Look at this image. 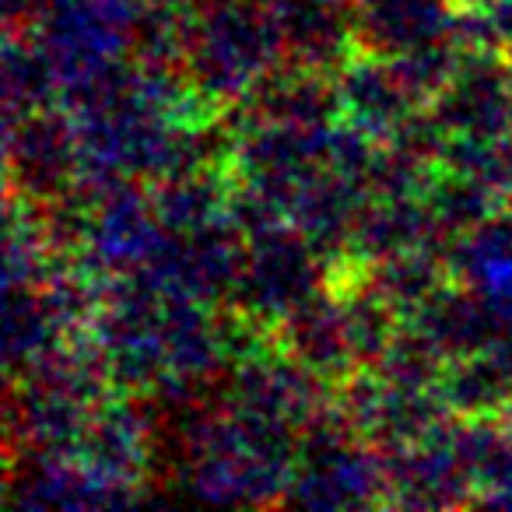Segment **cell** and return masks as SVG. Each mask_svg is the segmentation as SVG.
<instances>
[{
	"label": "cell",
	"mask_w": 512,
	"mask_h": 512,
	"mask_svg": "<svg viewBox=\"0 0 512 512\" xmlns=\"http://www.w3.org/2000/svg\"><path fill=\"white\" fill-rule=\"evenodd\" d=\"M320 288L323 264L313 242L292 221H285V225L249 239L246 267H242L228 302L246 309L256 320L281 327V320Z\"/></svg>",
	"instance_id": "cell-1"
},
{
	"label": "cell",
	"mask_w": 512,
	"mask_h": 512,
	"mask_svg": "<svg viewBox=\"0 0 512 512\" xmlns=\"http://www.w3.org/2000/svg\"><path fill=\"white\" fill-rule=\"evenodd\" d=\"M81 144L74 116L64 106L8 120V186L50 204L78 186Z\"/></svg>",
	"instance_id": "cell-2"
},
{
	"label": "cell",
	"mask_w": 512,
	"mask_h": 512,
	"mask_svg": "<svg viewBox=\"0 0 512 512\" xmlns=\"http://www.w3.org/2000/svg\"><path fill=\"white\" fill-rule=\"evenodd\" d=\"M435 120L446 134L509 137L512 134V60L505 53H463L456 78L435 95Z\"/></svg>",
	"instance_id": "cell-3"
},
{
	"label": "cell",
	"mask_w": 512,
	"mask_h": 512,
	"mask_svg": "<svg viewBox=\"0 0 512 512\" xmlns=\"http://www.w3.org/2000/svg\"><path fill=\"white\" fill-rule=\"evenodd\" d=\"M449 425L414 446L379 449L386 474V505L393 509H456L474 505V484L449 446Z\"/></svg>",
	"instance_id": "cell-4"
},
{
	"label": "cell",
	"mask_w": 512,
	"mask_h": 512,
	"mask_svg": "<svg viewBox=\"0 0 512 512\" xmlns=\"http://www.w3.org/2000/svg\"><path fill=\"white\" fill-rule=\"evenodd\" d=\"M74 460H81L106 481L127 484V488H137L144 481L151 460V432L148 414L130 404V393L123 397L109 393L102 404L92 407L78 446H74Z\"/></svg>",
	"instance_id": "cell-5"
},
{
	"label": "cell",
	"mask_w": 512,
	"mask_h": 512,
	"mask_svg": "<svg viewBox=\"0 0 512 512\" xmlns=\"http://www.w3.org/2000/svg\"><path fill=\"white\" fill-rule=\"evenodd\" d=\"M285 57L316 71L337 74L358 53L355 8L337 0H271Z\"/></svg>",
	"instance_id": "cell-6"
},
{
	"label": "cell",
	"mask_w": 512,
	"mask_h": 512,
	"mask_svg": "<svg viewBox=\"0 0 512 512\" xmlns=\"http://www.w3.org/2000/svg\"><path fill=\"white\" fill-rule=\"evenodd\" d=\"M334 81L337 95H341V116L348 123H355V127H362L365 134H372L376 141H386L421 106L407 92V85L393 71L390 60L376 57V53L358 50L355 57L344 60Z\"/></svg>",
	"instance_id": "cell-7"
},
{
	"label": "cell",
	"mask_w": 512,
	"mask_h": 512,
	"mask_svg": "<svg viewBox=\"0 0 512 512\" xmlns=\"http://www.w3.org/2000/svg\"><path fill=\"white\" fill-rule=\"evenodd\" d=\"M407 323H414L421 334L432 337L446 358L488 351L498 337L509 334V323H505L498 302L488 292H477L460 281L446 285L425 306L414 309Z\"/></svg>",
	"instance_id": "cell-8"
},
{
	"label": "cell",
	"mask_w": 512,
	"mask_h": 512,
	"mask_svg": "<svg viewBox=\"0 0 512 512\" xmlns=\"http://www.w3.org/2000/svg\"><path fill=\"white\" fill-rule=\"evenodd\" d=\"M453 22V0H358L355 43L362 53L393 60L414 46L449 39Z\"/></svg>",
	"instance_id": "cell-9"
},
{
	"label": "cell",
	"mask_w": 512,
	"mask_h": 512,
	"mask_svg": "<svg viewBox=\"0 0 512 512\" xmlns=\"http://www.w3.org/2000/svg\"><path fill=\"white\" fill-rule=\"evenodd\" d=\"M281 344L288 355L299 358L306 369H313L330 383L348 376L358 365L348 341V327H344L341 299L327 285L281 320Z\"/></svg>",
	"instance_id": "cell-10"
},
{
	"label": "cell",
	"mask_w": 512,
	"mask_h": 512,
	"mask_svg": "<svg viewBox=\"0 0 512 512\" xmlns=\"http://www.w3.org/2000/svg\"><path fill=\"white\" fill-rule=\"evenodd\" d=\"M432 211L421 197H369L355 218L348 256L376 264L418 246H446Z\"/></svg>",
	"instance_id": "cell-11"
},
{
	"label": "cell",
	"mask_w": 512,
	"mask_h": 512,
	"mask_svg": "<svg viewBox=\"0 0 512 512\" xmlns=\"http://www.w3.org/2000/svg\"><path fill=\"white\" fill-rule=\"evenodd\" d=\"M449 446L474 484V505L512 509V428L502 414L453 418Z\"/></svg>",
	"instance_id": "cell-12"
},
{
	"label": "cell",
	"mask_w": 512,
	"mask_h": 512,
	"mask_svg": "<svg viewBox=\"0 0 512 512\" xmlns=\"http://www.w3.org/2000/svg\"><path fill=\"white\" fill-rule=\"evenodd\" d=\"M449 246V242H446ZM446 246H418L404 249L397 256H386L376 264H365V285L386 299L400 316H411L425 306L432 295H439L446 285H453V271L446 264Z\"/></svg>",
	"instance_id": "cell-13"
},
{
	"label": "cell",
	"mask_w": 512,
	"mask_h": 512,
	"mask_svg": "<svg viewBox=\"0 0 512 512\" xmlns=\"http://www.w3.org/2000/svg\"><path fill=\"white\" fill-rule=\"evenodd\" d=\"M446 264L453 271V281L477 292L512 288V204L470 228L467 235L449 239Z\"/></svg>",
	"instance_id": "cell-14"
},
{
	"label": "cell",
	"mask_w": 512,
	"mask_h": 512,
	"mask_svg": "<svg viewBox=\"0 0 512 512\" xmlns=\"http://www.w3.org/2000/svg\"><path fill=\"white\" fill-rule=\"evenodd\" d=\"M60 74L50 53L39 39L25 32H8L4 46V99H8V120H22L39 109L60 106Z\"/></svg>",
	"instance_id": "cell-15"
},
{
	"label": "cell",
	"mask_w": 512,
	"mask_h": 512,
	"mask_svg": "<svg viewBox=\"0 0 512 512\" xmlns=\"http://www.w3.org/2000/svg\"><path fill=\"white\" fill-rule=\"evenodd\" d=\"M439 397L456 418H484V414H502L512 397V379L502 372L491 351L449 358L439 379Z\"/></svg>",
	"instance_id": "cell-16"
},
{
	"label": "cell",
	"mask_w": 512,
	"mask_h": 512,
	"mask_svg": "<svg viewBox=\"0 0 512 512\" xmlns=\"http://www.w3.org/2000/svg\"><path fill=\"white\" fill-rule=\"evenodd\" d=\"M228 193H232V172L200 169L190 176L155 183L151 204L169 232H190V228L207 225L228 211Z\"/></svg>",
	"instance_id": "cell-17"
},
{
	"label": "cell",
	"mask_w": 512,
	"mask_h": 512,
	"mask_svg": "<svg viewBox=\"0 0 512 512\" xmlns=\"http://www.w3.org/2000/svg\"><path fill=\"white\" fill-rule=\"evenodd\" d=\"M432 211L435 225L446 239H456V235H467L470 228H477L481 221H488L495 211H502L505 197L502 190H495L491 183L474 176H463V172L442 169L435 183L428 186V193L421 197Z\"/></svg>",
	"instance_id": "cell-18"
},
{
	"label": "cell",
	"mask_w": 512,
	"mask_h": 512,
	"mask_svg": "<svg viewBox=\"0 0 512 512\" xmlns=\"http://www.w3.org/2000/svg\"><path fill=\"white\" fill-rule=\"evenodd\" d=\"M449 358L439 351V344L428 334H421L414 323L404 320V327L397 330V337L390 341L386 355L379 358V376L393 386H418V390H432L439 386L442 369Z\"/></svg>",
	"instance_id": "cell-19"
},
{
	"label": "cell",
	"mask_w": 512,
	"mask_h": 512,
	"mask_svg": "<svg viewBox=\"0 0 512 512\" xmlns=\"http://www.w3.org/2000/svg\"><path fill=\"white\" fill-rule=\"evenodd\" d=\"M439 176V162L414 155L393 141H379L376 158L365 172L369 197H425Z\"/></svg>",
	"instance_id": "cell-20"
},
{
	"label": "cell",
	"mask_w": 512,
	"mask_h": 512,
	"mask_svg": "<svg viewBox=\"0 0 512 512\" xmlns=\"http://www.w3.org/2000/svg\"><path fill=\"white\" fill-rule=\"evenodd\" d=\"M393 71L400 74V81L407 85V92L428 106L449 81L456 78L463 64V50L453 43V39H435V43L414 46V50L400 53V57L390 60Z\"/></svg>",
	"instance_id": "cell-21"
},
{
	"label": "cell",
	"mask_w": 512,
	"mask_h": 512,
	"mask_svg": "<svg viewBox=\"0 0 512 512\" xmlns=\"http://www.w3.org/2000/svg\"><path fill=\"white\" fill-rule=\"evenodd\" d=\"M488 15H491V22H495L498 36H502L505 57L512 60V0H498V4L488 11Z\"/></svg>",
	"instance_id": "cell-22"
},
{
	"label": "cell",
	"mask_w": 512,
	"mask_h": 512,
	"mask_svg": "<svg viewBox=\"0 0 512 512\" xmlns=\"http://www.w3.org/2000/svg\"><path fill=\"white\" fill-rule=\"evenodd\" d=\"M488 351H491V355H495V362L502 365L505 376L512 379V330H509V334H505V337H498V341L491 344Z\"/></svg>",
	"instance_id": "cell-23"
},
{
	"label": "cell",
	"mask_w": 512,
	"mask_h": 512,
	"mask_svg": "<svg viewBox=\"0 0 512 512\" xmlns=\"http://www.w3.org/2000/svg\"><path fill=\"white\" fill-rule=\"evenodd\" d=\"M456 11H491L498 0H453Z\"/></svg>",
	"instance_id": "cell-24"
},
{
	"label": "cell",
	"mask_w": 512,
	"mask_h": 512,
	"mask_svg": "<svg viewBox=\"0 0 512 512\" xmlns=\"http://www.w3.org/2000/svg\"><path fill=\"white\" fill-rule=\"evenodd\" d=\"M502 418H505V425H509V428H512V397H509V404H505Z\"/></svg>",
	"instance_id": "cell-25"
},
{
	"label": "cell",
	"mask_w": 512,
	"mask_h": 512,
	"mask_svg": "<svg viewBox=\"0 0 512 512\" xmlns=\"http://www.w3.org/2000/svg\"><path fill=\"white\" fill-rule=\"evenodd\" d=\"M337 4H351V8H355V4H358V0H337Z\"/></svg>",
	"instance_id": "cell-26"
},
{
	"label": "cell",
	"mask_w": 512,
	"mask_h": 512,
	"mask_svg": "<svg viewBox=\"0 0 512 512\" xmlns=\"http://www.w3.org/2000/svg\"><path fill=\"white\" fill-rule=\"evenodd\" d=\"M260 4H271V0H260Z\"/></svg>",
	"instance_id": "cell-27"
}]
</instances>
